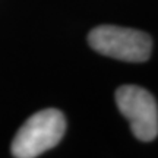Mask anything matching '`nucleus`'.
I'll return each instance as SVG.
<instances>
[{"label":"nucleus","mask_w":158,"mask_h":158,"mask_svg":"<svg viewBox=\"0 0 158 158\" xmlns=\"http://www.w3.org/2000/svg\"><path fill=\"white\" fill-rule=\"evenodd\" d=\"M66 130V120L62 111L45 108L21 126L12 141V155L16 158H35L54 148L62 141Z\"/></svg>","instance_id":"obj_1"},{"label":"nucleus","mask_w":158,"mask_h":158,"mask_svg":"<svg viewBox=\"0 0 158 158\" xmlns=\"http://www.w3.org/2000/svg\"><path fill=\"white\" fill-rule=\"evenodd\" d=\"M116 101L139 141L149 142L157 138L158 107L152 94L136 85H123L116 92Z\"/></svg>","instance_id":"obj_3"},{"label":"nucleus","mask_w":158,"mask_h":158,"mask_svg":"<svg viewBox=\"0 0 158 158\" xmlns=\"http://www.w3.org/2000/svg\"><path fill=\"white\" fill-rule=\"evenodd\" d=\"M88 43L95 51L123 62H145L151 56V37L142 31L114 25L97 27L88 35Z\"/></svg>","instance_id":"obj_2"}]
</instances>
